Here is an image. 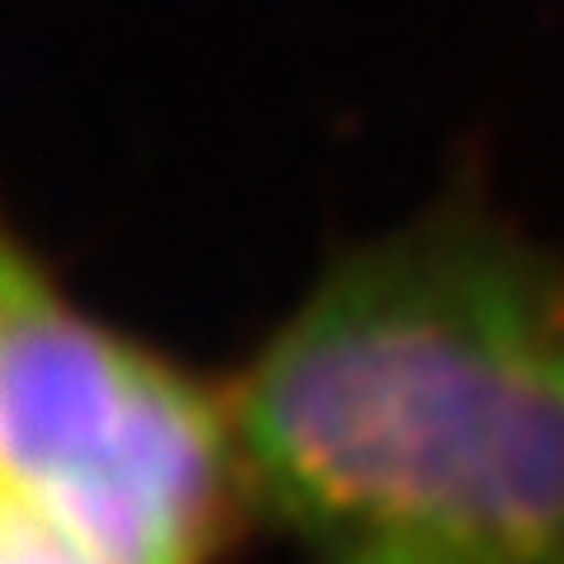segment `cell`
<instances>
[{"label":"cell","instance_id":"3","mask_svg":"<svg viewBox=\"0 0 564 564\" xmlns=\"http://www.w3.org/2000/svg\"><path fill=\"white\" fill-rule=\"evenodd\" d=\"M0 564H104V560L70 545L57 532H47L33 518L0 508Z\"/></svg>","mask_w":564,"mask_h":564},{"label":"cell","instance_id":"2","mask_svg":"<svg viewBox=\"0 0 564 564\" xmlns=\"http://www.w3.org/2000/svg\"><path fill=\"white\" fill-rule=\"evenodd\" d=\"M0 508L104 564H212L254 513L231 400L95 321L10 236Z\"/></svg>","mask_w":564,"mask_h":564},{"label":"cell","instance_id":"1","mask_svg":"<svg viewBox=\"0 0 564 564\" xmlns=\"http://www.w3.org/2000/svg\"><path fill=\"white\" fill-rule=\"evenodd\" d=\"M226 400L254 513L325 551L564 564V250L480 188L344 250Z\"/></svg>","mask_w":564,"mask_h":564},{"label":"cell","instance_id":"4","mask_svg":"<svg viewBox=\"0 0 564 564\" xmlns=\"http://www.w3.org/2000/svg\"><path fill=\"white\" fill-rule=\"evenodd\" d=\"M334 564H470V560L423 541H362L348 545V551H334Z\"/></svg>","mask_w":564,"mask_h":564}]
</instances>
